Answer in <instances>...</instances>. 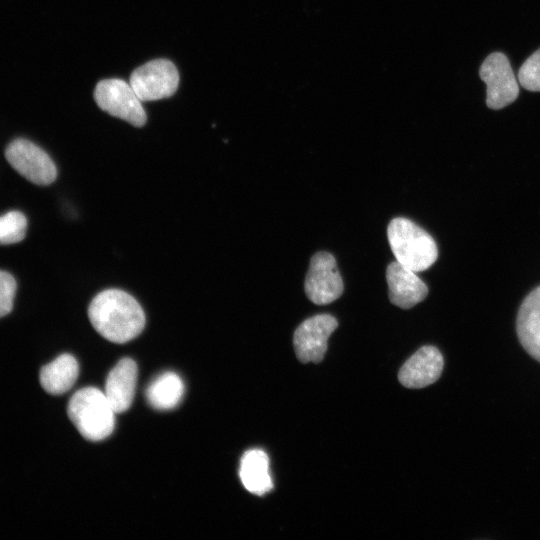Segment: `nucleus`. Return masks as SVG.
<instances>
[{"label":"nucleus","instance_id":"f257e3e1","mask_svg":"<svg viewBox=\"0 0 540 540\" xmlns=\"http://www.w3.org/2000/svg\"><path fill=\"white\" fill-rule=\"evenodd\" d=\"M88 316L94 329L114 343L134 339L145 326V314L140 304L119 289L97 294L89 305Z\"/></svg>","mask_w":540,"mask_h":540},{"label":"nucleus","instance_id":"f03ea898","mask_svg":"<svg viewBox=\"0 0 540 540\" xmlns=\"http://www.w3.org/2000/svg\"><path fill=\"white\" fill-rule=\"evenodd\" d=\"M387 236L396 261L414 272L428 269L437 260L435 240L407 218L392 219L387 228Z\"/></svg>","mask_w":540,"mask_h":540},{"label":"nucleus","instance_id":"7ed1b4c3","mask_svg":"<svg viewBox=\"0 0 540 540\" xmlns=\"http://www.w3.org/2000/svg\"><path fill=\"white\" fill-rule=\"evenodd\" d=\"M67 413L79 433L90 441H100L114 430L115 414L105 393L95 387L78 390L69 400Z\"/></svg>","mask_w":540,"mask_h":540},{"label":"nucleus","instance_id":"20e7f679","mask_svg":"<svg viewBox=\"0 0 540 540\" xmlns=\"http://www.w3.org/2000/svg\"><path fill=\"white\" fill-rule=\"evenodd\" d=\"M479 76L486 84V105L493 110L513 103L519 86L507 56L502 52L489 54L482 62Z\"/></svg>","mask_w":540,"mask_h":540},{"label":"nucleus","instance_id":"39448f33","mask_svg":"<svg viewBox=\"0 0 540 540\" xmlns=\"http://www.w3.org/2000/svg\"><path fill=\"white\" fill-rule=\"evenodd\" d=\"M94 97L98 106L110 115L136 127L146 123V112L130 83L121 79L102 80L95 88Z\"/></svg>","mask_w":540,"mask_h":540},{"label":"nucleus","instance_id":"423d86ee","mask_svg":"<svg viewBox=\"0 0 540 540\" xmlns=\"http://www.w3.org/2000/svg\"><path fill=\"white\" fill-rule=\"evenodd\" d=\"M5 157L13 169L34 184L49 185L57 177V168L49 155L29 140L18 138L10 142Z\"/></svg>","mask_w":540,"mask_h":540},{"label":"nucleus","instance_id":"0eeeda50","mask_svg":"<svg viewBox=\"0 0 540 540\" xmlns=\"http://www.w3.org/2000/svg\"><path fill=\"white\" fill-rule=\"evenodd\" d=\"M179 84V73L169 60L156 59L138 67L130 77V85L141 101L170 97Z\"/></svg>","mask_w":540,"mask_h":540},{"label":"nucleus","instance_id":"6e6552de","mask_svg":"<svg viewBox=\"0 0 540 540\" xmlns=\"http://www.w3.org/2000/svg\"><path fill=\"white\" fill-rule=\"evenodd\" d=\"M304 288L307 297L317 305L329 304L342 295L343 281L332 254L320 251L312 256Z\"/></svg>","mask_w":540,"mask_h":540},{"label":"nucleus","instance_id":"1a4fd4ad","mask_svg":"<svg viewBox=\"0 0 540 540\" xmlns=\"http://www.w3.org/2000/svg\"><path fill=\"white\" fill-rule=\"evenodd\" d=\"M337 326V320L329 314L315 315L303 321L293 336L298 360L302 363L320 362L327 350L328 338Z\"/></svg>","mask_w":540,"mask_h":540},{"label":"nucleus","instance_id":"9d476101","mask_svg":"<svg viewBox=\"0 0 540 540\" xmlns=\"http://www.w3.org/2000/svg\"><path fill=\"white\" fill-rule=\"evenodd\" d=\"M443 365V356L438 348L423 346L403 364L398 378L407 388H423L439 379Z\"/></svg>","mask_w":540,"mask_h":540},{"label":"nucleus","instance_id":"9b49d317","mask_svg":"<svg viewBox=\"0 0 540 540\" xmlns=\"http://www.w3.org/2000/svg\"><path fill=\"white\" fill-rule=\"evenodd\" d=\"M386 280L391 303L402 309L412 308L428 295V287L416 272L397 261L388 265Z\"/></svg>","mask_w":540,"mask_h":540},{"label":"nucleus","instance_id":"f8f14e48","mask_svg":"<svg viewBox=\"0 0 540 540\" xmlns=\"http://www.w3.org/2000/svg\"><path fill=\"white\" fill-rule=\"evenodd\" d=\"M138 369L134 360L121 359L109 372L104 393L116 413L127 411L134 398Z\"/></svg>","mask_w":540,"mask_h":540},{"label":"nucleus","instance_id":"ddd939ff","mask_svg":"<svg viewBox=\"0 0 540 540\" xmlns=\"http://www.w3.org/2000/svg\"><path fill=\"white\" fill-rule=\"evenodd\" d=\"M516 327L523 348L540 362V286L532 290L521 303Z\"/></svg>","mask_w":540,"mask_h":540},{"label":"nucleus","instance_id":"4468645a","mask_svg":"<svg viewBox=\"0 0 540 540\" xmlns=\"http://www.w3.org/2000/svg\"><path fill=\"white\" fill-rule=\"evenodd\" d=\"M239 475L243 486L252 494L262 496L273 488L269 473V458L260 449L244 453L240 461Z\"/></svg>","mask_w":540,"mask_h":540},{"label":"nucleus","instance_id":"2eb2a0df","mask_svg":"<svg viewBox=\"0 0 540 540\" xmlns=\"http://www.w3.org/2000/svg\"><path fill=\"white\" fill-rule=\"evenodd\" d=\"M79 373L77 360L70 354H62L40 370V384L49 394L60 395L72 388Z\"/></svg>","mask_w":540,"mask_h":540},{"label":"nucleus","instance_id":"dca6fc26","mask_svg":"<svg viewBox=\"0 0 540 540\" xmlns=\"http://www.w3.org/2000/svg\"><path fill=\"white\" fill-rule=\"evenodd\" d=\"M184 384L174 372H165L156 377L147 387L146 398L158 410H170L182 399Z\"/></svg>","mask_w":540,"mask_h":540},{"label":"nucleus","instance_id":"f3484780","mask_svg":"<svg viewBox=\"0 0 540 540\" xmlns=\"http://www.w3.org/2000/svg\"><path fill=\"white\" fill-rule=\"evenodd\" d=\"M27 219L20 211H9L0 216V244L8 245L22 241L26 235Z\"/></svg>","mask_w":540,"mask_h":540},{"label":"nucleus","instance_id":"a211bd4d","mask_svg":"<svg viewBox=\"0 0 540 540\" xmlns=\"http://www.w3.org/2000/svg\"><path fill=\"white\" fill-rule=\"evenodd\" d=\"M517 78L524 89L540 92V48L524 61L518 71Z\"/></svg>","mask_w":540,"mask_h":540},{"label":"nucleus","instance_id":"6ab92c4d","mask_svg":"<svg viewBox=\"0 0 540 540\" xmlns=\"http://www.w3.org/2000/svg\"><path fill=\"white\" fill-rule=\"evenodd\" d=\"M17 283L14 277L0 270V318L9 314L13 308Z\"/></svg>","mask_w":540,"mask_h":540}]
</instances>
